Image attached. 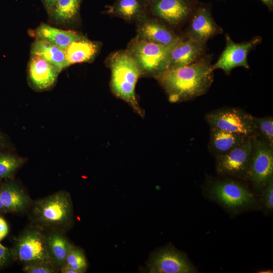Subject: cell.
<instances>
[{
  "mask_svg": "<svg viewBox=\"0 0 273 273\" xmlns=\"http://www.w3.org/2000/svg\"><path fill=\"white\" fill-rule=\"evenodd\" d=\"M210 61L202 58L183 67L168 69L155 76L168 100L179 103L193 100L207 93L214 77Z\"/></svg>",
  "mask_w": 273,
  "mask_h": 273,
  "instance_id": "cell-1",
  "label": "cell"
},
{
  "mask_svg": "<svg viewBox=\"0 0 273 273\" xmlns=\"http://www.w3.org/2000/svg\"><path fill=\"white\" fill-rule=\"evenodd\" d=\"M202 192L206 199L232 216L261 210L257 196L244 183L230 177L207 176L202 186Z\"/></svg>",
  "mask_w": 273,
  "mask_h": 273,
  "instance_id": "cell-2",
  "label": "cell"
},
{
  "mask_svg": "<svg viewBox=\"0 0 273 273\" xmlns=\"http://www.w3.org/2000/svg\"><path fill=\"white\" fill-rule=\"evenodd\" d=\"M111 87L116 96L123 100L141 116L144 112L137 101L135 87L141 71L131 55L125 52L114 54L110 60Z\"/></svg>",
  "mask_w": 273,
  "mask_h": 273,
  "instance_id": "cell-3",
  "label": "cell"
},
{
  "mask_svg": "<svg viewBox=\"0 0 273 273\" xmlns=\"http://www.w3.org/2000/svg\"><path fill=\"white\" fill-rule=\"evenodd\" d=\"M31 216L34 222L42 228L59 231L66 228L73 217L69 194L59 191L36 200L32 205Z\"/></svg>",
  "mask_w": 273,
  "mask_h": 273,
  "instance_id": "cell-4",
  "label": "cell"
},
{
  "mask_svg": "<svg viewBox=\"0 0 273 273\" xmlns=\"http://www.w3.org/2000/svg\"><path fill=\"white\" fill-rule=\"evenodd\" d=\"M247 180L260 194L273 180V147L259 133L255 135Z\"/></svg>",
  "mask_w": 273,
  "mask_h": 273,
  "instance_id": "cell-5",
  "label": "cell"
},
{
  "mask_svg": "<svg viewBox=\"0 0 273 273\" xmlns=\"http://www.w3.org/2000/svg\"><path fill=\"white\" fill-rule=\"evenodd\" d=\"M176 43L165 45L142 39L133 43L131 56L141 72L156 76L168 69L171 51Z\"/></svg>",
  "mask_w": 273,
  "mask_h": 273,
  "instance_id": "cell-6",
  "label": "cell"
},
{
  "mask_svg": "<svg viewBox=\"0 0 273 273\" xmlns=\"http://www.w3.org/2000/svg\"><path fill=\"white\" fill-rule=\"evenodd\" d=\"M255 135H252L243 145L215 156L216 171L218 175L247 180Z\"/></svg>",
  "mask_w": 273,
  "mask_h": 273,
  "instance_id": "cell-7",
  "label": "cell"
},
{
  "mask_svg": "<svg viewBox=\"0 0 273 273\" xmlns=\"http://www.w3.org/2000/svg\"><path fill=\"white\" fill-rule=\"evenodd\" d=\"M205 120L210 128L253 135L257 133L252 120V115L235 107H224L213 110L205 116Z\"/></svg>",
  "mask_w": 273,
  "mask_h": 273,
  "instance_id": "cell-8",
  "label": "cell"
},
{
  "mask_svg": "<svg viewBox=\"0 0 273 273\" xmlns=\"http://www.w3.org/2000/svg\"><path fill=\"white\" fill-rule=\"evenodd\" d=\"M12 250L13 256L24 264L38 261H50L45 234L37 228L25 231L17 239Z\"/></svg>",
  "mask_w": 273,
  "mask_h": 273,
  "instance_id": "cell-9",
  "label": "cell"
},
{
  "mask_svg": "<svg viewBox=\"0 0 273 273\" xmlns=\"http://www.w3.org/2000/svg\"><path fill=\"white\" fill-rule=\"evenodd\" d=\"M152 273H196L197 268L188 256L173 246H168L155 252L149 263Z\"/></svg>",
  "mask_w": 273,
  "mask_h": 273,
  "instance_id": "cell-10",
  "label": "cell"
},
{
  "mask_svg": "<svg viewBox=\"0 0 273 273\" xmlns=\"http://www.w3.org/2000/svg\"><path fill=\"white\" fill-rule=\"evenodd\" d=\"M225 47L216 62L212 67L214 71L221 69L229 74L235 68L243 67L249 68L247 57L250 51L261 41V37L256 36L249 41L236 43L225 35Z\"/></svg>",
  "mask_w": 273,
  "mask_h": 273,
  "instance_id": "cell-11",
  "label": "cell"
},
{
  "mask_svg": "<svg viewBox=\"0 0 273 273\" xmlns=\"http://www.w3.org/2000/svg\"><path fill=\"white\" fill-rule=\"evenodd\" d=\"M222 32V28L213 19L209 10L201 6L196 10L191 18L187 37L206 44L208 40Z\"/></svg>",
  "mask_w": 273,
  "mask_h": 273,
  "instance_id": "cell-12",
  "label": "cell"
},
{
  "mask_svg": "<svg viewBox=\"0 0 273 273\" xmlns=\"http://www.w3.org/2000/svg\"><path fill=\"white\" fill-rule=\"evenodd\" d=\"M205 48L206 44L189 37L180 38L171 51L168 69L183 67L197 62L203 58Z\"/></svg>",
  "mask_w": 273,
  "mask_h": 273,
  "instance_id": "cell-13",
  "label": "cell"
},
{
  "mask_svg": "<svg viewBox=\"0 0 273 273\" xmlns=\"http://www.w3.org/2000/svg\"><path fill=\"white\" fill-rule=\"evenodd\" d=\"M154 13L169 24L176 25L190 16L192 7L187 0H153Z\"/></svg>",
  "mask_w": 273,
  "mask_h": 273,
  "instance_id": "cell-14",
  "label": "cell"
},
{
  "mask_svg": "<svg viewBox=\"0 0 273 273\" xmlns=\"http://www.w3.org/2000/svg\"><path fill=\"white\" fill-rule=\"evenodd\" d=\"M59 71L42 58L32 56L28 65V77L31 85L38 90H46L55 83Z\"/></svg>",
  "mask_w": 273,
  "mask_h": 273,
  "instance_id": "cell-15",
  "label": "cell"
},
{
  "mask_svg": "<svg viewBox=\"0 0 273 273\" xmlns=\"http://www.w3.org/2000/svg\"><path fill=\"white\" fill-rule=\"evenodd\" d=\"M251 136L210 128L209 149L215 156L223 154L243 145Z\"/></svg>",
  "mask_w": 273,
  "mask_h": 273,
  "instance_id": "cell-16",
  "label": "cell"
},
{
  "mask_svg": "<svg viewBox=\"0 0 273 273\" xmlns=\"http://www.w3.org/2000/svg\"><path fill=\"white\" fill-rule=\"evenodd\" d=\"M0 193L5 212L20 213L30 205L31 199L16 183L9 181L0 186Z\"/></svg>",
  "mask_w": 273,
  "mask_h": 273,
  "instance_id": "cell-17",
  "label": "cell"
},
{
  "mask_svg": "<svg viewBox=\"0 0 273 273\" xmlns=\"http://www.w3.org/2000/svg\"><path fill=\"white\" fill-rule=\"evenodd\" d=\"M45 239L49 260L60 270L73 245L59 230H52L45 234Z\"/></svg>",
  "mask_w": 273,
  "mask_h": 273,
  "instance_id": "cell-18",
  "label": "cell"
},
{
  "mask_svg": "<svg viewBox=\"0 0 273 273\" xmlns=\"http://www.w3.org/2000/svg\"><path fill=\"white\" fill-rule=\"evenodd\" d=\"M36 38L55 45L64 51L73 41L81 36L75 31L65 30L42 23L33 31Z\"/></svg>",
  "mask_w": 273,
  "mask_h": 273,
  "instance_id": "cell-19",
  "label": "cell"
},
{
  "mask_svg": "<svg viewBox=\"0 0 273 273\" xmlns=\"http://www.w3.org/2000/svg\"><path fill=\"white\" fill-rule=\"evenodd\" d=\"M32 56L42 58L54 66L59 72L68 67L65 51L43 40L36 39L31 47Z\"/></svg>",
  "mask_w": 273,
  "mask_h": 273,
  "instance_id": "cell-20",
  "label": "cell"
},
{
  "mask_svg": "<svg viewBox=\"0 0 273 273\" xmlns=\"http://www.w3.org/2000/svg\"><path fill=\"white\" fill-rule=\"evenodd\" d=\"M142 39L158 44L170 45L181 38L164 25L154 20L144 22L140 27Z\"/></svg>",
  "mask_w": 273,
  "mask_h": 273,
  "instance_id": "cell-21",
  "label": "cell"
},
{
  "mask_svg": "<svg viewBox=\"0 0 273 273\" xmlns=\"http://www.w3.org/2000/svg\"><path fill=\"white\" fill-rule=\"evenodd\" d=\"M98 51L97 44L81 38L72 42L65 51L66 57L69 66L88 62L92 60Z\"/></svg>",
  "mask_w": 273,
  "mask_h": 273,
  "instance_id": "cell-22",
  "label": "cell"
},
{
  "mask_svg": "<svg viewBox=\"0 0 273 273\" xmlns=\"http://www.w3.org/2000/svg\"><path fill=\"white\" fill-rule=\"evenodd\" d=\"M80 0H58L50 13L56 22L67 23L74 20L78 15Z\"/></svg>",
  "mask_w": 273,
  "mask_h": 273,
  "instance_id": "cell-23",
  "label": "cell"
},
{
  "mask_svg": "<svg viewBox=\"0 0 273 273\" xmlns=\"http://www.w3.org/2000/svg\"><path fill=\"white\" fill-rule=\"evenodd\" d=\"M142 10L141 0H117L113 7L115 14L128 20L138 16Z\"/></svg>",
  "mask_w": 273,
  "mask_h": 273,
  "instance_id": "cell-24",
  "label": "cell"
},
{
  "mask_svg": "<svg viewBox=\"0 0 273 273\" xmlns=\"http://www.w3.org/2000/svg\"><path fill=\"white\" fill-rule=\"evenodd\" d=\"M23 162V159L20 157L0 152V178L11 177Z\"/></svg>",
  "mask_w": 273,
  "mask_h": 273,
  "instance_id": "cell-25",
  "label": "cell"
},
{
  "mask_svg": "<svg viewBox=\"0 0 273 273\" xmlns=\"http://www.w3.org/2000/svg\"><path fill=\"white\" fill-rule=\"evenodd\" d=\"M64 265L72 268L77 273H83L86 270L87 263L83 251L78 247L73 246Z\"/></svg>",
  "mask_w": 273,
  "mask_h": 273,
  "instance_id": "cell-26",
  "label": "cell"
},
{
  "mask_svg": "<svg viewBox=\"0 0 273 273\" xmlns=\"http://www.w3.org/2000/svg\"><path fill=\"white\" fill-rule=\"evenodd\" d=\"M252 120L257 131L273 147V117L266 116L258 117L252 116Z\"/></svg>",
  "mask_w": 273,
  "mask_h": 273,
  "instance_id": "cell-27",
  "label": "cell"
},
{
  "mask_svg": "<svg viewBox=\"0 0 273 273\" xmlns=\"http://www.w3.org/2000/svg\"><path fill=\"white\" fill-rule=\"evenodd\" d=\"M260 199L261 209L266 215L273 212V180H271L261 193Z\"/></svg>",
  "mask_w": 273,
  "mask_h": 273,
  "instance_id": "cell-28",
  "label": "cell"
},
{
  "mask_svg": "<svg viewBox=\"0 0 273 273\" xmlns=\"http://www.w3.org/2000/svg\"><path fill=\"white\" fill-rule=\"evenodd\" d=\"M22 269L26 273H56L59 270L50 261L25 264Z\"/></svg>",
  "mask_w": 273,
  "mask_h": 273,
  "instance_id": "cell-29",
  "label": "cell"
},
{
  "mask_svg": "<svg viewBox=\"0 0 273 273\" xmlns=\"http://www.w3.org/2000/svg\"><path fill=\"white\" fill-rule=\"evenodd\" d=\"M12 257V250L0 244V268L5 266Z\"/></svg>",
  "mask_w": 273,
  "mask_h": 273,
  "instance_id": "cell-30",
  "label": "cell"
},
{
  "mask_svg": "<svg viewBox=\"0 0 273 273\" xmlns=\"http://www.w3.org/2000/svg\"><path fill=\"white\" fill-rule=\"evenodd\" d=\"M8 231L9 228L7 222L0 216V241L7 235Z\"/></svg>",
  "mask_w": 273,
  "mask_h": 273,
  "instance_id": "cell-31",
  "label": "cell"
},
{
  "mask_svg": "<svg viewBox=\"0 0 273 273\" xmlns=\"http://www.w3.org/2000/svg\"><path fill=\"white\" fill-rule=\"evenodd\" d=\"M58 0H42L47 10L49 13L53 10Z\"/></svg>",
  "mask_w": 273,
  "mask_h": 273,
  "instance_id": "cell-32",
  "label": "cell"
},
{
  "mask_svg": "<svg viewBox=\"0 0 273 273\" xmlns=\"http://www.w3.org/2000/svg\"><path fill=\"white\" fill-rule=\"evenodd\" d=\"M267 8L271 10L273 7V0H261Z\"/></svg>",
  "mask_w": 273,
  "mask_h": 273,
  "instance_id": "cell-33",
  "label": "cell"
},
{
  "mask_svg": "<svg viewBox=\"0 0 273 273\" xmlns=\"http://www.w3.org/2000/svg\"><path fill=\"white\" fill-rule=\"evenodd\" d=\"M5 145V139L3 134L0 131V148L3 147Z\"/></svg>",
  "mask_w": 273,
  "mask_h": 273,
  "instance_id": "cell-34",
  "label": "cell"
},
{
  "mask_svg": "<svg viewBox=\"0 0 273 273\" xmlns=\"http://www.w3.org/2000/svg\"><path fill=\"white\" fill-rule=\"evenodd\" d=\"M5 211L4 208V206L2 203V199H1V193H0V213H2L3 212H5Z\"/></svg>",
  "mask_w": 273,
  "mask_h": 273,
  "instance_id": "cell-35",
  "label": "cell"
},
{
  "mask_svg": "<svg viewBox=\"0 0 273 273\" xmlns=\"http://www.w3.org/2000/svg\"><path fill=\"white\" fill-rule=\"evenodd\" d=\"M269 270H261L262 271H259L258 272H262V273H264V272H271L270 271H269Z\"/></svg>",
  "mask_w": 273,
  "mask_h": 273,
  "instance_id": "cell-36",
  "label": "cell"
}]
</instances>
